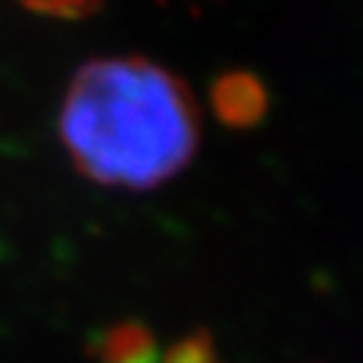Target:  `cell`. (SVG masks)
<instances>
[{
    "label": "cell",
    "mask_w": 363,
    "mask_h": 363,
    "mask_svg": "<svg viewBox=\"0 0 363 363\" xmlns=\"http://www.w3.org/2000/svg\"><path fill=\"white\" fill-rule=\"evenodd\" d=\"M80 174L146 192L180 174L201 146V109L174 72L138 55L86 60L57 118Z\"/></svg>",
    "instance_id": "cell-1"
},
{
    "label": "cell",
    "mask_w": 363,
    "mask_h": 363,
    "mask_svg": "<svg viewBox=\"0 0 363 363\" xmlns=\"http://www.w3.org/2000/svg\"><path fill=\"white\" fill-rule=\"evenodd\" d=\"M212 104H215V112L220 115L223 123L246 129V126H252V123H257L263 118V112H266V92H263V86L252 74L232 72V74H223L215 83Z\"/></svg>",
    "instance_id": "cell-2"
},
{
    "label": "cell",
    "mask_w": 363,
    "mask_h": 363,
    "mask_svg": "<svg viewBox=\"0 0 363 363\" xmlns=\"http://www.w3.org/2000/svg\"><path fill=\"white\" fill-rule=\"evenodd\" d=\"M101 357L104 363H157V349L152 332L138 323H121L104 337Z\"/></svg>",
    "instance_id": "cell-3"
},
{
    "label": "cell",
    "mask_w": 363,
    "mask_h": 363,
    "mask_svg": "<svg viewBox=\"0 0 363 363\" xmlns=\"http://www.w3.org/2000/svg\"><path fill=\"white\" fill-rule=\"evenodd\" d=\"M18 4L38 15H49V18H86L104 0H18Z\"/></svg>",
    "instance_id": "cell-4"
},
{
    "label": "cell",
    "mask_w": 363,
    "mask_h": 363,
    "mask_svg": "<svg viewBox=\"0 0 363 363\" xmlns=\"http://www.w3.org/2000/svg\"><path fill=\"white\" fill-rule=\"evenodd\" d=\"M215 360H218L215 357V346H212V340L206 335L184 337L180 343H174L163 357V363H215Z\"/></svg>",
    "instance_id": "cell-5"
}]
</instances>
